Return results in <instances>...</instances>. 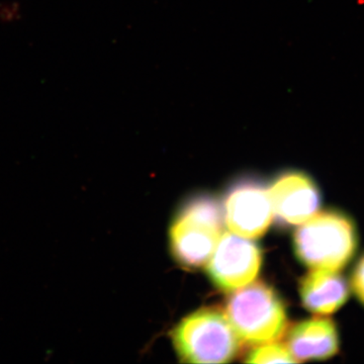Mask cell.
Returning a JSON list of instances; mask_svg holds the SVG:
<instances>
[{"label":"cell","instance_id":"1","mask_svg":"<svg viewBox=\"0 0 364 364\" xmlns=\"http://www.w3.org/2000/svg\"><path fill=\"white\" fill-rule=\"evenodd\" d=\"M294 245L301 260L313 269L340 272L355 252V228L340 213L317 212L301 224Z\"/></svg>","mask_w":364,"mask_h":364},{"label":"cell","instance_id":"2","mask_svg":"<svg viewBox=\"0 0 364 364\" xmlns=\"http://www.w3.org/2000/svg\"><path fill=\"white\" fill-rule=\"evenodd\" d=\"M177 352L191 363H225L239 348V337L222 311L205 309L188 316L173 331Z\"/></svg>","mask_w":364,"mask_h":364},{"label":"cell","instance_id":"3","mask_svg":"<svg viewBox=\"0 0 364 364\" xmlns=\"http://www.w3.org/2000/svg\"><path fill=\"white\" fill-rule=\"evenodd\" d=\"M227 317L239 338L251 344H264L282 338L287 330L282 301L261 282L242 287L230 299Z\"/></svg>","mask_w":364,"mask_h":364},{"label":"cell","instance_id":"4","mask_svg":"<svg viewBox=\"0 0 364 364\" xmlns=\"http://www.w3.org/2000/svg\"><path fill=\"white\" fill-rule=\"evenodd\" d=\"M221 230L217 205L208 198L196 200L186 205L172 225V251L186 267H202L214 252Z\"/></svg>","mask_w":364,"mask_h":364},{"label":"cell","instance_id":"5","mask_svg":"<svg viewBox=\"0 0 364 364\" xmlns=\"http://www.w3.org/2000/svg\"><path fill=\"white\" fill-rule=\"evenodd\" d=\"M260 264V251L253 242L234 233H225L210 256L208 272L218 286L230 291L253 282Z\"/></svg>","mask_w":364,"mask_h":364},{"label":"cell","instance_id":"6","mask_svg":"<svg viewBox=\"0 0 364 364\" xmlns=\"http://www.w3.org/2000/svg\"><path fill=\"white\" fill-rule=\"evenodd\" d=\"M273 210L268 191L256 184H242L228 196L225 219L232 233L254 239L269 227Z\"/></svg>","mask_w":364,"mask_h":364},{"label":"cell","instance_id":"7","mask_svg":"<svg viewBox=\"0 0 364 364\" xmlns=\"http://www.w3.org/2000/svg\"><path fill=\"white\" fill-rule=\"evenodd\" d=\"M273 213L287 224L301 225L320 208V193L308 176L289 172L280 176L269 191Z\"/></svg>","mask_w":364,"mask_h":364},{"label":"cell","instance_id":"8","mask_svg":"<svg viewBox=\"0 0 364 364\" xmlns=\"http://www.w3.org/2000/svg\"><path fill=\"white\" fill-rule=\"evenodd\" d=\"M287 348L298 363L331 358L339 348L336 326L326 317H314L299 323L289 332Z\"/></svg>","mask_w":364,"mask_h":364},{"label":"cell","instance_id":"9","mask_svg":"<svg viewBox=\"0 0 364 364\" xmlns=\"http://www.w3.org/2000/svg\"><path fill=\"white\" fill-rule=\"evenodd\" d=\"M301 296L308 310L330 315L346 303L349 287L339 272L313 269L301 280Z\"/></svg>","mask_w":364,"mask_h":364},{"label":"cell","instance_id":"10","mask_svg":"<svg viewBox=\"0 0 364 364\" xmlns=\"http://www.w3.org/2000/svg\"><path fill=\"white\" fill-rule=\"evenodd\" d=\"M246 361L250 363H298L286 345L275 342L264 343L254 349Z\"/></svg>","mask_w":364,"mask_h":364},{"label":"cell","instance_id":"11","mask_svg":"<svg viewBox=\"0 0 364 364\" xmlns=\"http://www.w3.org/2000/svg\"><path fill=\"white\" fill-rule=\"evenodd\" d=\"M352 287L359 301L364 305V256L359 260L352 275Z\"/></svg>","mask_w":364,"mask_h":364}]
</instances>
